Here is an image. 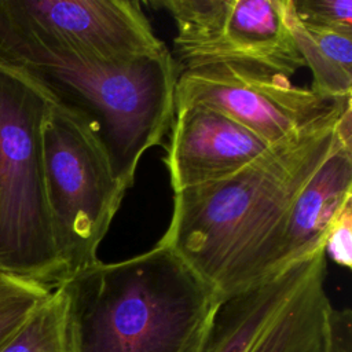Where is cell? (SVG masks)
Wrapping results in <instances>:
<instances>
[{
	"instance_id": "cell-5",
	"label": "cell",
	"mask_w": 352,
	"mask_h": 352,
	"mask_svg": "<svg viewBox=\"0 0 352 352\" xmlns=\"http://www.w3.org/2000/svg\"><path fill=\"white\" fill-rule=\"evenodd\" d=\"M45 197L65 280L98 261L126 190L89 133L51 104L43 125Z\"/></svg>"
},
{
	"instance_id": "cell-15",
	"label": "cell",
	"mask_w": 352,
	"mask_h": 352,
	"mask_svg": "<svg viewBox=\"0 0 352 352\" xmlns=\"http://www.w3.org/2000/svg\"><path fill=\"white\" fill-rule=\"evenodd\" d=\"M54 289L0 270V351Z\"/></svg>"
},
{
	"instance_id": "cell-11",
	"label": "cell",
	"mask_w": 352,
	"mask_h": 352,
	"mask_svg": "<svg viewBox=\"0 0 352 352\" xmlns=\"http://www.w3.org/2000/svg\"><path fill=\"white\" fill-rule=\"evenodd\" d=\"M319 250L220 300L208 324L204 352H248L302 282Z\"/></svg>"
},
{
	"instance_id": "cell-3",
	"label": "cell",
	"mask_w": 352,
	"mask_h": 352,
	"mask_svg": "<svg viewBox=\"0 0 352 352\" xmlns=\"http://www.w3.org/2000/svg\"><path fill=\"white\" fill-rule=\"evenodd\" d=\"M70 352H182L219 298L169 248L94 264L59 286Z\"/></svg>"
},
{
	"instance_id": "cell-9",
	"label": "cell",
	"mask_w": 352,
	"mask_h": 352,
	"mask_svg": "<svg viewBox=\"0 0 352 352\" xmlns=\"http://www.w3.org/2000/svg\"><path fill=\"white\" fill-rule=\"evenodd\" d=\"M271 146L250 129L208 106L177 109L164 158L173 194L232 176Z\"/></svg>"
},
{
	"instance_id": "cell-2",
	"label": "cell",
	"mask_w": 352,
	"mask_h": 352,
	"mask_svg": "<svg viewBox=\"0 0 352 352\" xmlns=\"http://www.w3.org/2000/svg\"><path fill=\"white\" fill-rule=\"evenodd\" d=\"M0 65L30 80L78 122L125 190L133 186L144 153L170 129L182 69L169 50L113 63L0 32Z\"/></svg>"
},
{
	"instance_id": "cell-6",
	"label": "cell",
	"mask_w": 352,
	"mask_h": 352,
	"mask_svg": "<svg viewBox=\"0 0 352 352\" xmlns=\"http://www.w3.org/2000/svg\"><path fill=\"white\" fill-rule=\"evenodd\" d=\"M176 28L182 70L236 63L292 77L304 60L289 32L285 0H157Z\"/></svg>"
},
{
	"instance_id": "cell-18",
	"label": "cell",
	"mask_w": 352,
	"mask_h": 352,
	"mask_svg": "<svg viewBox=\"0 0 352 352\" xmlns=\"http://www.w3.org/2000/svg\"><path fill=\"white\" fill-rule=\"evenodd\" d=\"M323 352H352V311L330 305L326 316Z\"/></svg>"
},
{
	"instance_id": "cell-16",
	"label": "cell",
	"mask_w": 352,
	"mask_h": 352,
	"mask_svg": "<svg viewBox=\"0 0 352 352\" xmlns=\"http://www.w3.org/2000/svg\"><path fill=\"white\" fill-rule=\"evenodd\" d=\"M290 8L309 29L352 34V0H290Z\"/></svg>"
},
{
	"instance_id": "cell-17",
	"label": "cell",
	"mask_w": 352,
	"mask_h": 352,
	"mask_svg": "<svg viewBox=\"0 0 352 352\" xmlns=\"http://www.w3.org/2000/svg\"><path fill=\"white\" fill-rule=\"evenodd\" d=\"M324 253L338 265L352 267V205L333 223L324 241Z\"/></svg>"
},
{
	"instance_id": "cell-19",
	"label": "cell",
	"mask_w": 352,
	"mask_h": 352,
	"mask_svg": "<svg viewBox=\"0 0 352 352\" xmlns=\"http://www.w3.org/2000/svg\"><path fill=\"white\" fill-rule=\"evenodd\" d=\"M212 316V315H210ZM210 320V318H209ZM209 320L202 326V329L188 341V344L184 346V349L182 352H204V346H205V340H206V333H208V324Z\"/></svg>"
},
{
	"instance_id": "cell-7",
	"label": "cell",
	"mask_w": 352,
	"mask_h": 352,
	"mask_svg": "<svg viewBox=\"0 0 352 352\" xmlns=\"http://www.w3.org/2000/svg\"><path fill=\"white\" fill-rule=\"evenodd\" d=\"M346 98L324 99L267 69L214 63L180 72L175 110L208 106L275 144L322 120Z\"/></svg>"
},
{
	"instance_id": "cell-14",
	"label": "cell",
	"mask_w": 352,
	"mask_h": 352,
	"mask_svg": "<svg viewBox=\"0 0 352 352\" xmlns=\"http://www.w3.org/2000/svg\"><path fill=\"white\" fill-rule=\"evenodd\" d=\"M0 352H70L60 287L52 290Z\"/></svg>"
},
{
	"instance_id": "cell-13",
	"label": "cell",
	"mask_w": 352,
	"mask_h": 352,
	"mask_svg": "<svg viewBox=\"0 0 352 352\" xmlns=\"http://www.w3.org/2000/svg\"><path fill=\"white\" fill-rule=\"evenodd\" d=\"M285 16L296 48L311 70V91L329 99L352 96V34L315 30L297 21L290 0H285Z\"/></svg>"
},
{
	"instance_id": "cell-10",
	"label": "cell",
	"mask_w": 352,
	"mask_h": 352,
	"mask_svg": "<svg viewBox=\"0 0 352 352\" xmlns=\"http://www.w3.org/2000/svg\"><path fill=\"white\" fill-rule=\"evenodd\" d=\"M352 205V147L340 144L293 202L274 257V272L319 249L333 223Z\"/></svg>"
},
{
	"instance_id": "cell-8",
	"label": "cell",
	"mask_w": 352,
	"mask_h": 352,
	"mask_svg": "<svg viewBox=\"0 0 352 352\" xmlns=\"http://www.w3.org/2000/svg\"><path fill=\"white\" fill-rule=\"evenodd\" d=\"M0 32L113 63L168 50L136 0H0Z\"/></svg>"
},
{
	"instance_id": "cell-12",
	"label": "cell",
	"mask_w": 352,
	"mask_h": 352,
	"mask_svg": "<svg viewBox=\"0 0 352 352\" xmlns=\"http://www.w3.org/2000/svg\"><path fill=\"white\" fill-rule=\"evenodd\" d=\"M324 249H320L302 282L248 352H323L324 326L331 305L324 280Z\"/></svg>"
},
{
	"instance_id": "cell-4",
	"label": "cell",
	"mask_w": 352,
	"mask_h": 352,
	"mask_svg": "<svg viewBox=\"0 0 352 352\" xmlns=\"http://www.w3.org/2000/svg\"><path fill=\"white\" fill-rule=\"evenodd\" d=\"M51 102L0 65V270L55 289L65 280L45 197L43 125Z\"/></svg>"
},
{
	"instance_id": "cell-1",
	"label": "cell",
	"mask_w": 352,
	"mask_h": 352,
	"mask_svg": "<svg viewBox=\"0 0 352 352\" xmlns=\"http://www.w3.org/2000/svg\"><path fill=\"white\" fill-rule=\"evenodd\" d=\"M352 96L311 126L272 144L223 180L173 194L158 243L173 250L217 296L231 297L274 274L289 210L323 161L346 144L340 118Z\"/></svg>"
}]
</instances>
